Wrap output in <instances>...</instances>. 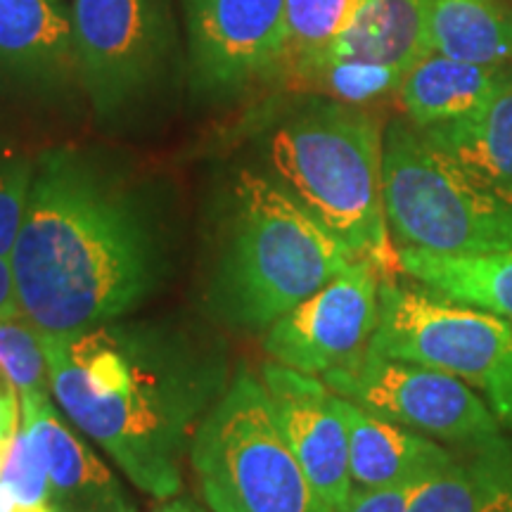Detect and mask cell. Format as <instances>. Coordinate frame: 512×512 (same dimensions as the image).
Wrapping results in <instances>:
<instances>
[{
    "label": "cell",
    "mask_w": 512,
    "mask_h": 512,
    "mask_svg": "<svg viewBox=\"0 0 512 512\" xmlns=\"http://www.w3.org/2000/svg\"><path fill=\"white\" fill-rule=\"evenodd\" d=\"M22 316L62 335L107 325L155 283V249L131 202L67 152L43 157L10 254Z\"/></svg>",
    "instance_id": "6da1fadb"
},
{
    "label": "cell",
    "mask_w": 512,
    "mask_h": 512,
    "mask_svg": "<svg viewBox=\"0 0 512 512\" xmlns=\"http://www.w3.org/2000/svg\"><path fill=\"white\" fill-rule=\"evenodd\" d=\"M41 344L50 392L67 418L140 491L174 498L181 491L178 460L204 401L202 384L159 349L107 325L41 332Z\"/></svg>",
    "instance_id": "7a4b0ae2"
},
{
    "label": "cell",
    "mask_w": 512,
    "mask_h": 512,
    "mask_svg": "<svg viewBox=\"0 0 512 512\" xmlns=\"http://www.w3.org/2000/svg\"><path fill=\"white\" fill-rule=\"evenodd\" d=\"M382 152L380 119L335 100L285 121L268 140L278 183L356 259L392 278L401 266L384 211Z\"/></svg>",
    "instance_id": "3957f363"
},
{
    "label": "cell",
    "mask_w": 512,
    "mask_h": 512,
    "mask_svg": "<svg viewBox=\"0 0 512 512\" xmlns=\"http://www.w3.org/2000/svg\"><path fill=\"white\" fill-rule=\"evenodd\" d=\"M358 261L273 178L240 171L233 185L223 294L240 323L271 325Z\"/></svg>",
    "instance_id": "277c9868"
},
{
    "label": "cell",
    "mask_w": 512,
    "mask_h": 512,
    "mask_svg": "<svg viewBox=\"0 0 512 512\" xmlns=\"http://www.w3.org/2000/svg\"><path fill=\"white\" fill-rule=\"evenodd\" d=\"M382 190L396 249L512 252V207L411 121H392L384 131Z\"/></svg>",
    "instance_id": "5b68a950"
},
{
    "label": "cell",
    "mask_w": 512,
    "mask_h": 512,
    "mask_svg": "<svg viewBox=\"0 0 512 512\" xmlns=\"http://www.w3.org/2000/svg\"><path fill=\"white\" fill-rule=\"evenodd\" d=\"M190 463L211 512H335L285 444L264 382L249 373L204 415Z\"/></svg>",
    "instance_id": "8992f818"
},
{
    "label": "cell",
    "mask_w": 512,
    "mask_h": 512,
    "mask_svg": "<svg viewBox=\"0 0 512 512\" xmlns=\"http://www.w3.org/2000/svg\"><path fill=\"white\" fill-rule=\"evenodd\" d=\"M370 349L460 377L512 432V320L382 278Z\"/></svg>",
    "instance_id": "52a82bcc"
},
{
    "label": "cell",
    "mask_w": 512,
    "mask_h": 512,
    "mask_svg": "<svg viewBox=\"0 0 512 512\" xmlns=\"http://www.w3.org/2000/svg\"><path fill=\"white\" fill-rule=\"evenodd\" d=\"M332 392L408 430L460 448L503 432L470 384L446 370L387 358L368 349L354 366L320 377Z\"/></svg>",
    "instance_id": "ba28073f"
},
{
    "label": "cell",
    "mask_w": 512,
    "mask_h": 512,
    "mask_svg": "<svg viewBox=\"0 0 512 512\" xmlns=\"http://www.w3.org/2000/svg\"><path fill=\"white\" fill-rule=\"evenodd\" d=\"M382 275L354 261L268 330L264 347L280 366L325 377L349 368L370 349L380 316Z\"/></svg>",
    "instance_id": "9c48e42d"
},
{
    "label": "cell",
    "mask_w": 512,
    "mask_h": 512,
    "mask_svg": "<svg viewBox=\"0 0 512 512\" xmlns=\"http://www.w3.org/2000/svg\"><path fill=\"white\" fill-rule=\"evenodd\" d=\"M79 74L102 112L143 88L171 46L169 0H72Z\"/></svg>",
    "instance_id": "30bf717a"
},
{
    "label": "cell",
    "mask_w": 512,
    "mask_h": 512,
    "mask_svg": "<svg viewBox=\"0 0 512 512\" xmlns=\"http://www.w3.org/2000/svg\"><path fill=\"white\" fill-rule=\"evenodd\" d=\"M192 79L207 91L278 72L287 48V0H183Z\"/></svg>",
    "instance_id": "8fae6325"
},
{
    "label": "cell",
    "mask_w": 512,
    "mask_h": 512,
    "mask_svg": "<svg viewBox=\"0 0 512 512\" xmlns=\"http://www.w3.org/2000/svg\"><path fill=\"white\" fill-rule=\"evenodd\" d=\"M264 387L275 425L320 496L342 512L354 482L349 467V434L339 396L316 375L280 363L264 368Z\"/></svg>",
    "instance_id": "7c38bea8"
},
{
    "label": "cell",
    "mask_w": 512,
    "mask_h": 512,
    "mask_svg": "<svg viewBox=\"0 0 512 512\" xmlns=\"http://www.w3.org/2000/svg\"><path fill=\"white\" fill-rule=\"evenodd\" d=\"M19 411L48 470L53 512H136L110 467L64 425L48 392L22 394Z\"/></svg>",
    "instance_id": "4fadbf2b"
},
{
    "label": "cell",
    "mask_w": 512,
    "mask_h": 512,
    "mask_svg": "<svg viewBox=\"0 0 512 512\" xmlns=\"http://www.w3.org/2000/svg\"><path fill=\"white\" fill-rule=\"evenodd\" d=\"M339 411L349 434L354 489H392L422 482L456 458L427 434L384 420L344 396H339Z\"/></svg>",
    "instance_id": "5bb4252c"
},
{
    "label": "cell",
    "mask_w": 512,
    "mask_h": 512,
    "mask_svg": "<svg viewBox=\"0 0 512 512\" xmlns=\"http://www.w3.org/2000/svg\"><path fill=\"white\" fill-rule=\"evenodd\" d=\"M430 50L427 0H361L342 36L287 74L332 62L370 64L406 74Z\"/></svg>",
    "instance_id": "9a60e30c"
},
{
    "label": "cell",
    "mask_w": 512,
    "mask_h": 512,
    "mask_svg": "<svg viewBox=\"0 0 512 512\" xmlns=\"http://www.w3.org/2000/svg\"><path fill=\"white\" fill-rule=\"evenodd\" d=\"M510 76L508 67L460 60L430 50L408 69L396 95L411 124L434 128L482 110Z\"/></svg>",
    "instance_id": "2e32d148"
},
{
    "label": "cell",
    "mask_w": 512,
    "mask_h": 512,
    "mask_svg": "<svg viewBox=\"0 0 512 512\" xmlns=\"http://www.w3.org/2000/svg\"><path fill=\"white\" fill-rule=\"evenodd\" d=\"M408 512H512V439L463 448V456L415 486Z\"/></svg>",
    "instance_id": "e0dca14e"
},
{
    "label": "cell",
    "mask_w": 512,
    "mask_h": 512,
    "mask_svg": "<svg viewBox=\"0 0 512 512\" xmlns=\"http://www.w3.org/2000/svg\"><path fill=\"white\" fill-rule=\"evenodd\" d=\"M0 69L27 79L79 74L72 17L57 0H0Z\"/></svg>",
    "instance_id": "ac0fdd59"
},
{
    "label": "cell",
    "mask_w": 512,
    "mask_h": 512,
    "mask_svg": "<svg viewBox=\"0 0 512 512\" xmlns=\"http://www.w3.org/2000/svg\"><path fill=\"white\" fill-rule=\"evenodd\" d=\"M422 131L512 207V76L479 112Z\"/></svg>",
    "instance_id": "d6986e66"
},
{
    "label": "cell",
    "mask_w": 512,
    "mask_h": 512,
    "mask_svg": "<svg viewBox=\"0 0 512 512\" xmlns=\"http://www.w3.org/2000/svg\"><path fill=\"white\" fill-rule=\"evenodd\" d=\"M401 273L427 292L512 320V252L451 256L396 249Z\"/></svg>",
    "instance_id": "ffe728a7"
},
{
    "label": "cell",
    "mask_w": 512,
    "mask_h": 512,
    "mask_svg": "<svg viewBox=\"0 0 512 512\" xmlns=\"http://www.w3.org/2000/svg\"><path fill=\"white\" fill-rule=\"evenodd\" d=\"M432 50L479 64L512 62V10L505 0H427Z\"/></svg>",
    "instance_id": "44dd1931"
},
{
    "label": "cell",
    "mask_w": 512,
    "mask_h": 512,
    "mask_svg": "<svg viewBox=\"0 0 512 512\" xmlns=\"http://www.w3.org/2000/svg\"><path fill=\"white\" fill-rule=\"evenodd\" d=\"M361 0H287V48L280 69L290 72L323 53L354 19Z\"/></svg>",
    "instance_id": "7402d4cb"
},
{
    "label": "cell",
    "mask_w": 512,
    "mask_h": 512,
    "mask_svg": "<svg viewBox=\"0 0 512 512\" xmlns=\"http://www.w3.org/2000/svg\"><path fill=\"white\" fill-rule=\"evenodd\" d=\"M290 76H294V81L302 83V86H309L311 91L328 95L330 100L366 107L399 93V86L406 74L399 72V69L370 67V64L332 62L302 69V72H294Z\"/></svg>",
    "instance_id": "603a6c76"
},
{
    "label": "cell",
    "mask_w": 512,
    "mask_h": 512,
    "mask_svg": "<svg viewBox=\"0 0 512 512\" xmlns=\"http://www.w3.org/2000/svg\"><path fill=\"white\" fill-rule=\"evenodd\" d=\"M0 373L15 392H50L41 332L24 316L0 318Z\"/></svg>",
    "instance_id": "cb8c5ba5"
},
{
    "label": "cell",
    "mask_w": 512,
    "mask_h": 512,
    "mask_svg": "<svg viewBox=\"0 0 512 512\" xmlns=\"http://www.w3.org/2000/svg\"><path fill=\"white\" fill-rule=\"evenodd\" d=\"M0 482L12 491L19 508L48 503V470L43 465L41 453L36 451L27 430L22 427V420H19V430L12 439L5 463L0 467Z\"/></svg>",
    "instance_id": "d4e9b609"
},
{
    "label": "cell",
    "mask_w": 512,
    "mask_h": 512,
    "mask_svg": "<svg viewBox=\"0 0 512 512\" xmlns=\"http://www.w3.org/2000/svg\"><path fill=\"white\" fill-rule=\"evenodd\" d=\"M31 181H34V171L27 162L0 157V256H8V259L22 230L24 214H27Z\"/></svg>",
    "instance_id": "484cf974"
},
{
    "label": "cell",
    "mask_w": 512,
    "mask_h": 512,
    "mask_svg": "<svg viewBox=\"0 0 512 512\" xmlns=\"http://www.w3.org/2000/svg\"><path fill=\"white\" fill-rule=\"evenodd\" d=\"M415 484L392 486V489H354L342 512H408Z\"/></svg>",
    "instance_id": "4316f807"
},
{
    "label": "cell",
    "mask_w": 512,
    "mask_h": 512,
    "mask_svg": "<svg viewBox=\"0 0 512 512\" xmlns=\"http://www.w3.org/2000/svg\"><path fill=\"white\" fill-rule=\"evenodd\" d=\"M19 420H22V411H19V394L15 389L0 384V467L8 456L12 439L19 430Z\"/></svg>",
    "instance_id": "83f0119b"
},
{
    "label": "cell",
    "mask_w": 512,
    "mask_h": 512,
    "mask_svg": "<svg viewBox=\"0 0 512 512\" xmlns=\"http://www.w3.org/2000/svg\"><path fill=\"white\" fill-rule=\"evenodd\" d=\"M12 316H22L17 302L15 273H12V264L8 256H0V318Z\"/></svg>",
    "instance_id": "f1b7e54d"
},
{
    "label": "cell",
    "mask_w": 512,
    "mask_h": 512,
    "mask_svg": "<svg viewBox=\"0 0 512 512\" xmlns=\"http://www.w3.org/2000/svg\"><path fill=\"white\" fill-rule=\"evenodd\" d=\"M17 498L12 496V491L0 482V512H17Z\"/></svg>",
    "instance_id": "f546056e"
},
{
    "label": "cell",
    "mask_w": 512,
    "mask_h": 512,
    "mask_svg": "<svg viewBox=\"0 0 512 512\" xmlns=\"http://www.w3.org/2000/svg\"><path fill=\"white\" fill-rule=\"evenodd\" d=\"M17 512H53L48 503H41V505H31V508H17Z\"/></svg>",
    "instance_id": "4dcf8cb0"
}]
</instances>
